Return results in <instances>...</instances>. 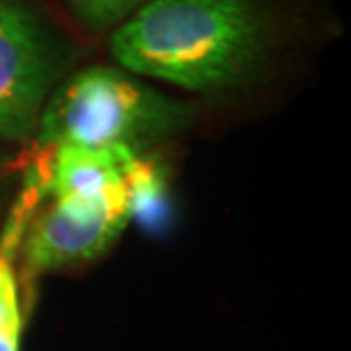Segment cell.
I'll return each mask as SVG.
<instances>
[{
  "instance_id": "5b68a950",
  "label": "cell",
  "mask_w": 351,
  "mask_h": 351,
  "mask_svg": "<svg viewBox=\"0 0 351 351\" xmlns=\"http://www.w3.org/2000/svg\"><path fill=\"white\" fill-rule=\"evenodd\" d=\"M130 156V151L58 146L51 176V192L55 201L87 210L110 208L128 215L121 169Z\"/></svg>"
},
{
  "instance_id": "8992f818",
  "label": "cell",
  "mask_w": 351,
  "mask_h": 351,
  "mask_svg": "<svg viewBox=\"0 0 351 351\" xmlns=\"http://www.w3.org/2000/svg\"><path fill=\"white\" fill-rule=\"evenodd\" d=\"M128 219H135L139 226L160 233L171 221V199L162 167L156 160L132 153L121 169Z\"/></svg>"
},
{
  "instance_id": "3957f363",
  "label": "cell",
  "mask_w": 351,
  "mask_h": 351,
  "mask_svg": "<svg viewBox=\"0 0 351 351\" xmlns=\"http://www.w3.org/2000/svg\"><path fill=\"white\" fill-rule=\"evenodd\" d=\"M58 55L21 0H0V139L25 142L39 125Z\"/></svg>"
},
{
  "instance_id": "9c48e42d",
  "label": "cell",
  "mask_w": 351,
  "mask_h": 351,
  "mask_svg": "<svg viewBox=\"0 0 351 351\" xmlns=\"http://www.w3.org/2000/svg\"><path fill=\"white\" fill-rule=\"evenodd\" d=\"M19 349H21V335L0 333V351H19Z\"/></svg>"
},
{
  "instance_id": "52a82bcc",
  "label": "cell",
  "mask_w": 351,
  "mask_h": 351,
  "mask_svg": "<svg viewBox=\"0 0 351 351\" xmlns=\"http://www.w3.org/2000/svg\"><path fill=\"white\" fill-rule=\"evenodd\" d=\"M66 3L85 25L105 30L135 14L144 0H66Z\"/></svg>"
},
{
  "instance_id": "277c9868",
  "label": "cell",
  "mask_w": 351,
  "mask_h": 351,
  "mask_svg": "<svg viewBox=\"0 0 351 351\" xmlns=\"http://www.w3.org/2000/svg\"><path fill=\"white\" fill-rule=\"evenodd\" d=\"M128 221V215L119 210H87L53 201L27 226L25 274L37 276L91 261L110 247Z\"/></svg>"
},
{
  "instance_id": "ba28073f",
  "label": "cell",
  "mask_w": 351,
  "mask_h": 351,
  "mask_svg": "<svg viewBox=\"0 0 351 351\" xmlns=\"http://www.w3.org/2000/svg\"><path fill=\"white\" fill-rule=\"evenodd\" d=\"M21 326H23V315H21L12 256L0 249V333L21 335Z\"/></svg>"
},
{
  "instance_id": "6da1fadb",
  "label": "cell",
  "mask_w": 351,
  "mask_h": 351,
  "mask_svg": "<svg viewBox=\"0 0 351 351\" xmlns=\"http://www.w3.org/2000/svg\"><path fill=\"white\" fill-rule=\"evenodd\" d=\"M267 37L256 0H153L114 32L112 53L135 73L217 91L261 64Z\"/></svg>"
},
{
  "instance_id": "7a4b0ae2",
  "label": "cell",
  "mask_w": 351,
  "mask_h": 351,
  "mask_svg": "<svg viewBox=\"0 0 351 351\" xmlns=\"http://www.w3.org/2000/svg\"><path fill=\"white\" fill-rule=\"evenodd\" d=\"M192 108L112 69L73 75L48 98L39 119L41 146L142 153L176 135Z\"/></svg>"
}]
</instances>
